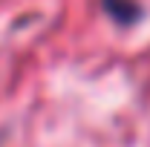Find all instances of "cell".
<instances>
[{
  "mask_svg": "<svg viewBox=\"0 0 150 147\" xmlns=\"http://www.w3.org/2000/svg\"><path fill=\"white\" fill-rule=\"evenodd\" d=\"M101 6L115 23H124V26H130L142 18V6L136 0H101Z\"/></svg>",
  "mask_w": 150,
  "mask_h": 147,
  "instance_id": "cell-1",
  "label": "cell"
}]
</instances>
